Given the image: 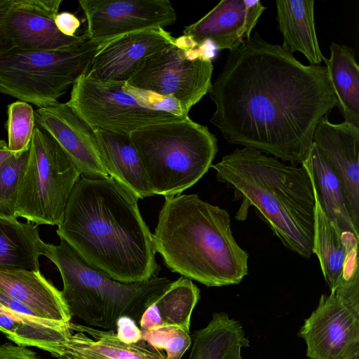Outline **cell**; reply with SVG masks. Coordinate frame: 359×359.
<instances>
[{
	"label": "cell",
	"mask_w": 359,
	"mask_h": 359,
	"mask_svg": "<svg viewBox=\"0 0 359 359\" xmlns=\"http://www.w3.org/2000/svg\"><path fill=\"white\" fill-rule=\"evenodd\" d=\"M67 102L94 130L126 135L189 116L154 110L129 93L126 83L101 81L86 74L72 86Z\"/></svg>",
	"instance_id": "30bf717a"
},
{
	"label": "cell",
	"mask_w": 359,
	"mask_h": 359,
	"mask_svg": "<svg viewBox=\"0 0 359 359\" xmlns=\"http://www.w3.org/2000/svg\"><path fill=\"white\" fill-rule=\"evenodd\" d=\"M126 89L148 107L159 111L170 113L178 116H188L180 102L174 97L165 96L151 91L131 87L126 84Z\"/></svg>",
	"instance_id": "4dcf8cb0"
},
{
	"label": "cell",
	"mask_w": 359,
	"mask_h": 359,
	"mask_svg": "<svg viewBox=\"0 0 359 359\" xmlns=\"http://www.w3.org/2000/svg\"><path fill=\"white\" fill-rule=\"evenodd\" d=\"M249 342L243 328H241L219 359H242L241 351L243 348L249 346Z\"/></svg>",
	"instance_id": "e575fe53"
},
{
	"label": "cell",
	"mask_w": 359,
	"mask_h": 359,
	"mask_svg": "<svg viewBox=\"0 0 359 359\" xmlns=\"http://www.w3.org/2000/svg\"><path fill=\"white\" fill-rule=\"evenodd\" d=\"M62 0H11L2 30L12 48L39 51L66 48L88 39L67 36L57 29L55 18Z\"/></svg>",
	"instance_id": "4fadbf2b"
},
{
	"label": "cell",
	"mask_w": 359,
	"mask_h": 359,
	"mask_svg": "<svg viewBox=\"0 0 359 359\" xmlns=\"http://www.w3.org/2000/svg\"><path fill=\"white\" fill-rule=\"evenodd\" d=\"M276 20L285 48L304 54L310 65H320L321 53L314 21L313 0H276Z\"/></svg>",
	"instance_id": "7402d4cb"
},
{
	"label": "cell",
	"mask_w": 359,
	"mask_h": 359,
	"mask_svg": "<svg viewBox=\"0 0 359 359\" xmlns=\"http://www.w3.org/2000/svg\"><path fill=\"white\" fill-rule=\"evenodd\" d=\"M0 293L24 304L41 318L64 325L71 322L61 291L40 271L0 269Z\"/></svg>",
	"instance_id": "ffe728a7"
},
{
	"label": "cell",
	"mask_w": 359,
	"mask_h": 359,
	"mask_svg": "<svg viewBox=\"0 0 359 359\" xmlns=\"http://www.w3.org/2000/svg\"><path fill=\"white\" fill-rule=\"evenodd\" d=\"M217 180L241 199L235 218L245 220L250 207L272 229L285 248L305 258L313 254L316 198L304 164L288 165L277 158L244 147L212 165Z\"/></svg>",
	"instance_id": "3957f363"
},
{
	"label": "cell",
	"mask_w": 359,
	"mask_h": 359,
	"mask_svg": "<svg viewBox=\"0 0 359 359\" xmlns=\"http://www.w3.org/2000/svg\"><path fill=\"white\" fill-rule=\"evenodd\" d=\"M325 60L328 79L344 121L359 126V66L354 51L345 44L332 43Z\"/></svg>",
	"instance_id": "484cf974"
},
{
	"label": "cell",
	"mask_w": 359,
	"mask_h": 359,
	"mask_svg": "<svg viewBox=\"0 0 359 359\" xmlns=\"http://www.w3.org/2000/svg\"><path fill=\"white\" fill-rule=\"evenodd\" d=\"M154 195L181 194L208 171L218 151L207 126L189 116L153 124L130 134Z\"/></svg>",
	"instance_id": "8992f818"
},
{
	"label": "cell",
	"mask_w": 359,
	"mask_h": 359,
	"mask_svg": "<svg viewBox=\"0 0 359 359\" xmlns=\"http://www.w3.org/2000/svg\"><path fill=\"white\" fill-rule=\"evenodd\" d=\"M98 150L109 177L138 198L154 196L130 135L95 130Z\"/></svg>",
	"instance_id": "44dd1931"
},
{
	"label": "cell",
	"mask_w": 359,
	"mask_h": 359,
	"mask_svg": "<svg viewBox=\"0 0 359 359\" xmlns=\"http://www.w3.org/2000/svg\"><path fill=\"white\" fill-rule=\"evenodd\" d=\"M313 142L339 180L350 216L359 229V126L346 121L332 123L324 116Z\"/></svg>",
	"instance_id": "9a60e30c"
},
{
	"label": "cell",
	"mask_w": 359,
	"mask_h": 359,
	"mask_svg": "<svg viewBox=\"0 0 359 359\" xmlns=\"http://www.w3.org/2000/svg\"><path fill=\"white\" fill-rule=\"evenodd\" d=\"M29 148L15 154L0 165V217L16 218L18 187L27 165Z\"/></svg>",
	"instance_id": "83f0119b"
},
{
	"label": "cell",
	"mask_w": 359,
	"mask_h": 359,
	"mask_svg": "<svg viewBox=\"0 0 359 359\" xmlns=\"http://www.w3.org/2000/svg\"><path fill=\"white\" fill-rule=\"evenodd\" d=\"M355 359H359V358H355Z\"/></svg>",
	"instance_id": "74e56055"
},
{
	"label": "cell",
	"mask_w": 359,
	"mask_h": 359,
	"mask_svg": "<svg viewBox=\"0 0 359 359\" xmlns=\"http://www.w3.org/2000/svg\"><path fill=\"white\" fill-rule=\"evenodd\" d=\"M116 334L126 344H135L142 340L140 327L128 316H121L117 320Z\"/></svg>",
	"instance_id": "1f68e13d"
},
{
	"label": "cell",
	"mask_w": 359,
	"mask_h": 359,
	"mask_svg": "<svg viewBox=\"0 0 359 359\" xmlns=\"http://www.w3.org/2000/svg\"><path fill=\"white\" fill-rule=\"evenodd\" d=\"M15 154L8 147V144L4 140H0V165L13 156Z\"/></svg>",
	"instance_id": "8d00e7d4"
},
{
	"label": "cell",
	"mask_w": 359,
	"mask_h": 359,
	"mask_svg": "<svg viewBox=\"0 0 359 359\" xmlns=\"http://www.w3.org/2000/svg\"><path fill=\"white\" fill-rule=\"evenodd\" d=\"M35 122L58 143L81 176L108 177L95 130L69 104L57 102L34 111Z\"/></svg>",
	"instance_id": "5bb4252c"
},
{
	"label": "cell",
	"mask_w": 359,
	"mask_h": 359,
	"mask_svg": "<svg viewBox=\"0 0 359 359\" xmlns=\"http://www.w3.org/2000/svg\"><path fill=\"white\" fill-rule=\"evenodd\" d=\"M42 255L58 269L62 298L72 316L88 326L116 331V321L128 316L139 325L144 311L173 280L166 277L126 283L88 264L64 239L43 243Z\"/></svg>",
	"instance_id": "5b68a950"
},
{
	"label": "cell",
	"mask_w": 359,
	"mask_h": 359,
	"mask_svg": "<svg viewBox=\"0 0 359 359\" xmlns=\"http://www.w3.org/2000/svg\"><path fill=\"white\" fill-rule=\"evenodd\" d=\"M142 339L155 348L165 351L166 359H181L191 345L189 332L173 326L142 331Z\"/></svg>",
	"instance_id": "f546056e"
},
{
	"label": "cell",
	"mask_w": 359,
	"mask_h": 359,
	"mask_svg": "<svg viewBox=\"0 0 359 359\" xmlns=\"http://www.w3.org/2000/svg\"><path fill=\"white\" fill-rule=\"evenodd\" d=\"M37 226L0 217V269L40 271L43 241Z\"/></svg>",
	"instance_id": "d4e9b609"
},
{
	"label": "cell",
	"mask_w": 359,
	"mask_h": 359,
	"mask_svg": "<svg viewBox=\"0 0 359 359\" xmlns=\"http://www.w3.org/2000/svg\"><path fill=\"white\" fill-rule=\"evenodd\" d=\"M99 48L88 38L58 50L11 48L0 54V93L39 108L51 106L87 72Z\"/></svg>",
	"instance_id": "52a82bcc"
},
{
	"label": "cell",
	"mask_w": 359,
	"mask_h": 359,
	"mask_svg": "<svg viewBox=\"0 0 359 359\" xmlns=\"http://www.w3.org/2000/svg\"><path fill=\"white\" fill-rule=\"evenodd\" d=\"M210 96L226 142L302 164L320 119L338 107L323 65H304L255 32L229 51Z\"/></svg>",
	"instance_id": "6da1fadb"
},
{
	"label": "cell",
	"mask_w": 359,
	"mask_h": 359,
	"mask_svg": "<svg viewBox=\"0 0 359 359\" xmlns=\"http://www.w3.org/2000/svg\"><path fill=\"white\" fill-rule=\"evenodd\" d=\"M200 290L191 280L180 277L144 311L141 331L173 326L189 332L192 312L200 299Z\"/></svg>",
	"instance_id": "603a6c76"
},
{
	"label": "cell",
	"mask_w": 359,
	"mask_h": 359,
	"mask_svg": "<svg viewBox=\"0 0 359 359\" xmlns=\"http://www.w3.org/2000/svg\"><path fill=\"white\" fill-rule=\"evenodd\" d=\"M0 359H41L36 353L25 346L10 343L0 344Z\"/></svg>",
	"instance_id": "836d02e7"
},
{
	"label": "cell",
	"mask_w": 359,
	"mask_h": 359,
	"mask_svg": "<svg viewBox=\"0 0 359 359\" xmlns=\"http://www.w3.org/2000/svg\"><path fill=\"white\" fill-rule=\"evenodd\" d=\"M174 41L146 57L126 84L174 97L189 114L211 90L213 65L210 59H188Z\"/></svg>",
	"instance_id": "8fae6325"
},
{
	"label": "cell",
	"mask_w": 359,
	"mask_h": 359,
	"mask_svg": "<svg viewBox=\"0 0 359 359\" xmlns=\"http://www.w3.org/2000/svg\"><path fill=\"white\" fill-rule=\"evenodd\" d=\"M313 253L320 265L330 292L341 280L359 274L358 239L352 233L341 231L323 211L316 196Z\"/></svg>",
	"instance_id": "d6986e66"
},
{
	"label": "cell",
	"mask_w": 359,
	"mask_h": 359,
	"mask_svg": "<svg viewBox=\"0 0 359 359\" xmlns=\"http://www.w3.org/2000/svg\"><path fill=\"white\" fill-rule=\"evenodd\" d=\"M55 24L57 29L67 36H74L81 25V21L73 13L67 11L58 13L55 18Z\"/></svg>",
	"instance_id": "d6a6232c"
},
{
	"label": "cell",
	"mask_w": 359,
	"mask_h": 359,
	"mask_svg": "<svg viewBox=\"0 0 359 359\" xmlns=\"http://www.w3.org/2000/svg\"><path fill=\"white\" fill-rule=\"evenodd\" d=\"M0 332L18 346L50 353L71 330L69 325L14 311L0 302Z\"/></svg>",
	"instance_id": "4316f807"
},
{
	"label": "cell",
	"mask_w": 359,
	"mask_h": 359,
	"mask_svg": "<svg viewBox=\"0 0 359 359\" xmlns=\"http://www.w3.org/2000/svg\"><path fill=\"white\" fill-rule=\"evenodd\" d=\"M302 164L309 172L315 196L325 214L341 231L359 238V229L350 216L341 185L313 142Z\"/></svg>",
	"instance_id": "cb8c5ba5"
},
{
	"label": "cell",
	"mask_w": 359,
	"mask_h": 359,
	"mask_svg": "<svg viewBox=\"0 0 359 359\" xmlns=\"http://www.w3.org/2000/svg\"><path fill=\"white\" fill-rule=\"evenodd\" d=\"M265 9L259 0H222L199 20L185 27L183 35L198 44L209 41L216 50L231 51L251 36Z\"/></svg>",
	"instance_id": "e0dca14e"
},
{
	"label": "cell",
	"mask_w": 359,
	"mask_h": 359,
	"mask_svg": "<svg viewBox=\"0 0 359 359\" xmlns=\"http://www.w3.org/2000/svg\"><path fill=\"white\" fill-rule=\"evenodd\" d=\"M8 147L14 153L23 151L29 147L36 125L34 111L25 102L16 101L8 106Z\"/></svg>",
	"instance_id": "f1b7e54d"
},
{
	"label": "cell",
	"mask_w": 359,
	"mask_h": 359,
	"mask_svg": "<svg viewBox=\"0 0 359 359\" xmlns=\"http://www.w3.org/2000/svg\"><path fill=\"white\" fill-rule=\"evenodd\" d=\"M298 336L309 359L359 358V276L323 294Z\"/></svg>",
	"instance_id": "9c48e42d"
},
{
	"label": "cell",
	"mask_w": 359,
	"mask_h": 359,
	"mask_svg": "<svg viewBox=\"0 0 359 359\" xmlns=\"http://www.w3.org/2000/svg\"><path fill=\"white\" fill-rule=\"evenodd\" d=\"M175 39L160 27L118 37L98 49L86 74L101 81L126 83L146 57Z\"/></svg>",
	"instance_id": "2e32d148"
},
{
	"label": "cell",
	"mask_w": 359,
	"mask_h": 359,
	"mask_svg": "<svg viewBox=\"0 0 359 359\" xmlns=\"http://www.w3.org/2000/svg\"><path fill=\"white\" fill-rule=\"evenodd\" d=\"M69 328L76 332H70L50 353L57 359H166L163 351L142 339L135 344L121 341L114 330L71 322Z\"/></svg>",
	"instance_id": "ac0fdd59"
},
{
	"label": "cell",
	"mask_w": 359,
	"mask_h": 359,
	"mask_svg": "<svg viewBox=\"0 0 359 359\" xmlns=\"http://www.w3.org/2000/svg\"><path fill=\"white\" fill-rule=\"evenodd\" d=\"M11 3V0H0V54L12 48L9 41L5 38L2 30L4 19Z\"/></svg>",
	"instance_id": "d590c367"
},
{
	"label": "cell",
	"mask_w": 359,
	"mask_h": 359,
	"mask_svg": "<svg viewBox=\"0 0 359 359\" xmlns=\"http://www.w3.org/2000/svg\"><path fill=\"white\" fill-rule=\"evenodd\" d=\"M88 38L102 47L118 37L173 25L177 13L168 0H80Z\"/></svg>",
	"instance_id": "7c38bea8"
},
{
	"label": "cell",
	"mask_w": 359,
	"mask_h": 359,
	"mask_svg": "<svg viewBox=\"0 0 359 359\" xmlns=\"http://www.w3.org/2000/svg\"><path fill=\"white\" fill-rule=\"evenodd\" d=\"M80 176L58 143L36 123L18 187L16 218L23 217L36 225H60Z\"/></svg>",
	"instance_id": "ba28073f"
},
{
	"label": "cell",
	"mask_w": 359,
	"mask_h": 359,
	"mask_svg": "<svg viewBox=\"0 0 359 359\" xmlns=\"http://www.w3.org/2000/svg\"><path fill=\"white\" fill-rule=\"evenodd\" d=\"M228 212L198 194L165 197L153 233L156 252L172 272L207 287L236 285L248 254L236 241Z\"/></svg>",
	"instance_id": "277c9868"
},
{
	"label": "cell",
	"mask_w": 359,
	"mask_h": 359,
	"mask_svg": "<svg viewBox=\"0 0 359 359\" xmlns=\"http://www.w3.org/2000/svg\"><path fill=\"white\" fill-rule=\"evenodd\" d=\"M138 199L110 177L81 175L56 233L88 264L116 280L131 283L156 277L161 267Z\"/></svg>",
	"instance_id": "7a4b0ae2"
}]
</instances>
